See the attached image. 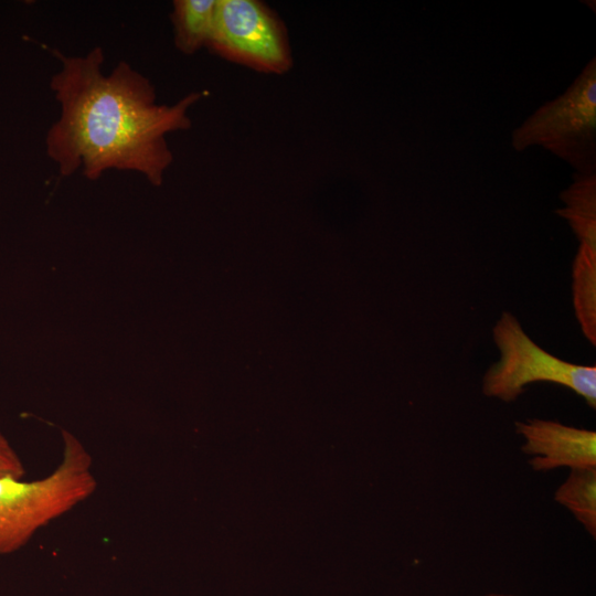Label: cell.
Returning a JSON list of instances; mask_svg holds the SVG:
<instances>
[{"instance_id":"8fae6325","label":"cell","mask_w":596,"mask_h":596,"mask_svg":"<svg viewBox=\"0 0 596 596\" xmlns=\"http://www.w3.org/2000/svg\"><path fill=\"white\" fill-rule=\"evenodd\" d=\"M482 596H520V595L504 594V593H489V594H486V595H482Z\"/></svg>"},{"instance_id":"7a4b0ae2","label":"cell","mask_w":596,"mask_h":596,"mask_svg":"<svg viewBox=\"0 0 596 596\" xmlns=\"http://www.w3.org/2000/svg\"><path fill=\"white\" fill-rule=\"evenodd\" d=\"M62 436V459L47 476L30 481L0 476V555L20 550L41 528L95 492L93 457L70 432Z\"/></svg>"},{"instance_id":"5b68a950","label":"cell","mask_w":596,"mask_h":596,"mask_svg":"<svg viewBox=\"0 0 596 596\" xmlns=\"http://www.w3.org/2000/svg\"><path fill=\"white\" fill-rule=\"evenodd\" d=\"M207 47L227 61L266 74L281 75L292 66L284 22L257 0H217Z\"/></svg>"},{"instance_id":"ba28073f","label":"cell","mask_w":596,"mask_h":596,"mask_svg":"<svg viewBox=\"0 0 596 596\" xmlns=\"http://www.w3.org/2000/svg\"><path fill=\"white\" fill-rule=\"evenodd\" d=\"M574 181L560 194L564 207L555 211L565 219L579 243L596 245V173H574Z\"/></svg>"},{"instance_id":"52a82bcc","label":"cell","mask_w":596,"mask_h":596,"mask_svg":"<svg viewBox=\"0 0 596 596\" xmlns=\"http://www.w3.org/2000/svg\"><path fill=\"white\" fill-rule=\"evenodd\" d=\"M217 0H175L171 20L174 44L184 54L207 46L211 39Z\"/></svg>"},{"instance_id":"9c48e42d","label":"cell","mask_w":596,"mask_h":596,"mask_svg":"<svg viewBox=\"0 0 596 596\" xmlns=\"http://www.w3.org/2000/svg\"><path fill=\"white\" fill-rule=\"evenodd\" d=\"M554 499L593 539L596 538V468L572 469L556 489Z\"/></svg>"},{"instance_id":"277c9868","label":"cell","mask_w":596,"mask_h":596,"mask_svg":"<svg viewBox=\"0 0 596 596\" xmlns=\"http://www.w3.org/2000/svg\"><path fill=\"white\" fill-rule=\"evenodd\" d=\"M500 359L486 372L482 392L510 403L526 384L551 382L565 386L596 407V366L561 360L539 347L510 312H502L492 330Z\"/></svg>"},{"instance_id":"8992f818","label":"cell","mask_w":596,"mask_h":596,"mask_svg":"<svg viewBox=\"0 0 596 596\" xmlns=\"http://www.w3.org/2000/svg\"><path fill=\"white\" fill-rule=\"evenodd\" d=\"M515 430L524 438L521 450L532 457L529 464L536 471L596 468L594 430L540 418L515 422Z\"/></svg>"},{"instance_id":"30bf717a","label":"cell","mask_w":596,"mask_h":596,"mask_svg":"<svg viewBox=\"0 0 596 596\" xmlns=\"http://www.w3.org/2000/svg\"><path fill=\"white\" fill-rule=\"evenodd\" d=\"M24 475L25 468L20 456L0 432V476L23 478Z\"/></svg>"},{"instance_id":"6da1fadb","label":"cell","mask_w":596,"mask_h":596,"mask_svg":"<svg viewBox=\"0 0 596 596\" xmlns=\"http://www.w3.org/2000/svg\"><path fill=\"white\" fill-rule=\"evenodd\" d=\"M53 53L62 63L50 84L61 116L47 131L46 151L60 173L67 177L82 168L96 180L109 169L130 170L160 185L173 161L166 136L191 127L188 109L203 94L161 105L151 82L128 63L105 74L102 47L84 56Z\"/></svg>"},{"instance_id":"3957f363","label":"cell","mask_w":596,"mask_h":596,"mask_svg":"<svg viewBox=\"0 0 596 596\" xmlns=\"http://www.w3.org/2000/svg\"><path fill=\"white\" fill-rule=\"evenodd\" d=\"M511 146L518 152L542 147L576 173H596L595 57L563 94L545 102L512 130Z\"/></svg>"}]
</instances>
